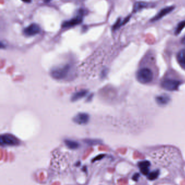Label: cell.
Masks as SVG:
<instances>
[{
    "label": "cell",
    "instance_id": "1",
    "mask_svg": "<svg viewBox=\"0 0 185 185\" xmlns=\"http://www.w3.org/2000/svg\"><path fill=\"white\" fill-rule=\"evenodd\" d=\"M137 80L143 84H149L153 81L154 74L152 71L147 67L140 68L136 73Z\"/></svg>",
    "mask_w": 185,
    "mask_h": 185
},
{
    "label": "cell",
    "instance_id": "2",
    "mask_svg": "<svg viewBox=\"0 0 185 185\" xmlns=\"http://www.w3.org/2000/svg\"><path fill=\"white\" fill-rule=\"evenodd\" d=\"M71 67L69 65H65L61 67L53 68L51 72L52 77L57 80L64 79L68 76Z\"/></svg>",
    "mask_w": 185,
    "mask_h": 185
},
{
    "label": "cell",
    "instance_id": "3",
    "mask_svg": "<svg viewBox=\"0 0 185 185\" xmlns=\"http://www.w3.org/2000/svg\"><path fill=\"white\" fill-rule=\"evenodd\" d=\"M0 143L2 146H15L19 145L20 141L12 134H4L0 137Z\"/></svg>",
    "mask_w": 185,
    "mask_h": 185
},
{
    "label": "cell",
    "instance_id": "4",
    "mask_svg": "<svg viewBox=\"0 0 185 185\" xmlns=\"http://www.w3.org/2000/svg\"><path fill=\"white\" fill-rule=\"evenodd\" d=\"M181 84V82L179 80L167 78L162 81L161 87L167 91H174L179 88Z\"/></svg>",
    "mask_w": 185,
    "mask_h": 185
},
{
    "label": "cell",
    "instance_id": "5",
    "mask_svg": "<svg viewBox=\"0 0 185 185\" xmlns=\"http://www.w3.org/2000/svg\"><path fill=\"white\" fill-rule=\"evenodd\" d=\"M84 14V11L83 10H80L78 16H76L75 18L66 21L62 24V28H69L73 26H76L81 24L83 21V17Z\"/></svg>",
    "mask_w": 185,
    "mask_h": 185
},
{
    "label": "cell",
    "instance_id": "6",
    "mask_svg": "<svg viewBox=\"0 0 185 185\" xmlns=\"http://www.w3.org/2000/svg\"><path fill=\"white\" fill-rule=\"evenodd\" d=\"M41 28L38 24L32 23L24 29L23 34L27 36H32L39 34Z\"/></svg>",
    "mask_w": 185,
    "mask_h": 185
},
{
    "label": "cell",
    "instance_id": "7",
    "mask_svg": "<svg viewBox=\"0 0 185 185\" xmlns=\"http://www.w3.org/2000/svg\"><path fill=\"white\" fill-rule=\"evenodd\" d=\"M90 120L89 115L85 113H79L73 118V121L78 125H85Z\"/></svg>",
    "mask_w": 185,
    "mask_h": 185
},
{
    "label": "cell",
    "instance_id": "8",
    "mask_svg": "<svg viewBox=\"0 0 185 185\" xmlns=\"http://www.w3.org/2000/svg\"><path fill=\"white\" fill-rule=\"evenodd\" d=\"M174 7L172 6H168V7H166V8H163L156 15V16L153 18L152 21H157L158 19H161L163 16H165L167 14H169L170 12H172L173 10L174 9Z\"/></svg>",
    "mask_w": 185,
    "mask_h": 185
},
{
    "label": "cell",
    "instance_id": "9",
    "mask_svg": "<svg viewBox=\"0 0 185 185\" xmlns=\"http://www.w3.org/2000/svg\"><path fill=\"white\" fill-rule=\"evenodd\" d=\"M150 165V164L149 161H141L138 164L139 167H140V171L143 175H147L149 174V167Z\"/></svg>",
    "mask_w": 185,
    "mask_h": 185
},
{
    "label": "cell",
    "instance_id": "10",
    "mask_svg": "<svg viewBox=\"0 0 185 185\" xmlns=\"http://www.w3.org/2000/svg\"><path fill=\"white\" fill-rule=\"evenodd\" d=\"M176 59L180 66L185 69V49L179 51L176 56Z\"/></svg>",
    "mask_w": 185,
    "mask_h": 185
},
{
    "label": "cell",
    "instance_id": "11",
    "mask_svg": "<svg viewBox=\"0 0 185 185\" xmlns=\"http://www.w3.org/2000/svg\"><path fill=\"white\" fill-rule=\"evenodd\" d=\"M87 94H88V91L86 90H81V91H77L72 95L71 100L72 101H76L78 100H80L81 98L85 96Z\"/></svg>",
    "mask_w": 185,
    "mask_h": 185
},
{
    "label": "cell",
    "instance_id": "12",
    "mask_svg": "<svg viewBox=\"0 0 185 185\" xmlns=\"http://www.w3.org/2000/svg\"><path fill=\"white\" fill-rule=\"evenodd\" d=\"M65 143L66 146L70 149H77L79 146V143H77L75 141H73L71 140H65Z\"/></svg>",
    "mask_w": 185,
    "mask_h": 185
},
{
    "label": "cell",
    "instance_id": "13",
    "mask_svg": "<svg viewBox=\"0 0 185 185\" xmlns=\"http://www.w3.org/2000/svg\"><path fill=\"white\" fill-rule=\"evenodd\" d=\"M148 4L144 2H137L135 3L134 7H133V12H136L137 11H139L141 9H143L144 8H146Z\"/></svg>",
    "mask_w": 185,
    "mask_h": 185
},
{
    "label": "cell",
    "instance_id": "14",
    "mask_svg": "<svg viewBox=\"0 0 185 185\" xmlns=\"http://www.w3.org/2000/svg\"><path fill=\"white\" fill-rule=\"evenodd\" d=\"M159 171L158 170L149 173L148 175V179L151 181L156 180V179L159 177Z\"/></svg>",
    "mask_w": 185,
    "mask_h": 185
},
{
    "label": "cell",
    "instance_id": "15",
    "mask_svg": "<svg viewBox=\"0 0 185 185\" xmlns=\"http://www.w3.org/2000/svg\"><path fill=\"white\" fill-rule=\"evenodd\" d=\"M157 102L161 104H167V102L169 101V98L167 96H161L156 98Z\"/></svg>",
    "mask_w": 185,
    "mask_h": 185
},
{
    "label": "cell",
    "instance_id": "16",
    "mask_svg": "<svg viewBox=\"0 0 185 185\" xmlns=\"http://www.w3.org/2000/svg\"><path fill=\"white\" fill-rule=\"evenodd\" d=\"M185 27V21H182L179 23L178 26L177 27L176 30V35H178L180 32L182 31V29Z\"/></svg>",
    "mask_w": 185,
    "mask_h": 185
},
{
    "label": "cell",
    "instance_id": "17",
    "mask_svg": "<svg viewBox=\"0 0 185 185\" xmlns=\"http://www.w3.org/2000/svg\"><path fill=\"white\" fill-rule=\"evenodd\" d=\"M85 142L89 144V145H95L101 143L99 140L96 139H86L85 140Z\"/></svg>",
    "mask_w": 185,
    "mask_h": 185
},
{
    "label": "cell",
    "instance_id": "18",
    "mask_svg": "<svg viewBox=\"0 0 185 185\" xmlns=\"http://www.w3.org/2000/svg\"><path fill=\"white\" fill-rule=\"evenodd\" d=\"M122 25H123V22H122L121 19H120V18H119L118 19H117L116 22L115 23V24L114 26H113V28H112V29H113V30H117V29H118Z\"/></svg>",
    "mask_w": 185,
    "mask_h": 185
},
{
    "label": "cell",
    "instance_id": "19",
    "mask_svg": "<svg viewBox=\"0 0 185 185\" xmlns=\"http://www.w3.org/2000/svg\"><path fill=\"white\" fill-rule=\"evenodd\" d=\"M105 156V155L104 154H101V155H99L97 156H96V158H94V159H93L92 160V162H94V161H96L98 160H100L101 159H103Z\"/></svg>",
    "mask_w": 185,
    "mask_h": 185
},
{
    "label": "cell",
    "instance_id": "20",
    "mask_svg": "<svg viewBox=\"0 0 185 185\" xmlns=\"http://www.w3.org/2000/svg\"><path fill=\"white\" fill-rule=\"evenodd\" d=\"M140 178V174L139 173H136L133 176V180L135 181H137L138 179Z\"/></svg>",
    "mask_w": 185,
    "mask_h": 185
},
{
    "label": "cell",
    "instance_id": "21",
    "mask_svg": "<svg viewBox=\"0 0 185 185\" xmlns=\"http://www.w3.org/2000/svg\"><path fill=\"white\" fill-rule=\"evenodd\" d=\"M107 71L106 70H103V71H102L101 75V78H104L106 76V75H107Z\"/></svg>",
    "mask_w": 185,
    "mask_h": 185
},
{
    "label": "cell",
    "instance_id": "22",
    "mask_svg": "<svg viewBox=\"0 0 185 185\" xmlns=\"http://www.w3.org/2000/svg\"><path fill=\"white\" fill-rule=\"evenodd\" d=\"M23 2H25V3H29L32 2V0H21Z\"/></svg>",
    "mask_w": 185,
    "mask_h": 185
},
{
    "label": "cell",
    "instance_id": "23",
    "mask_svg": "<svg viewBox=\"0 0 185 185\" xmlns=\"http://www.w3.org/2000/svg\"><path fill=\"white\" fill-rule=\"evenodd\" d=\"M181 43H182L183 45H185V36L183 37V39H182V40H181Z\"/></svg>",
    "mask_w": 185,
    "mask_h": 185
},
{
    "label": "cell",
    "instance_id": "24",
    "mask_svg": "<svg viewBox=\"0 0 185 185\" xmlns=\"http://www.w3.org/2000/svg\"><path fill=\"white\" fill-rule=\"evenodd\" d=\"M50 1H51V0H44V1H45V3H48Z\"/></svg>",
    "mask_w": 185,
    "mask_h": 185
}]
</instances>
